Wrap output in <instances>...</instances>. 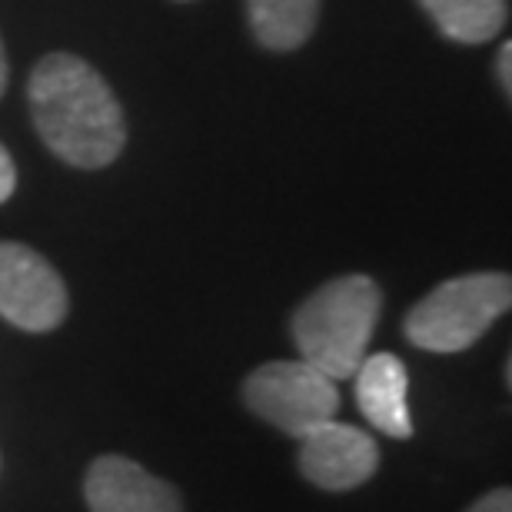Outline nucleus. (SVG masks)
<instances>
[{
  "mask_svg": "<svg viewBox=\"0 0 512 512\" xmlns=\"http://www.w3.org/2000/svg\"><path fill=\"white\" fill-rule=\"evenodd\" d=\"M0 316L27 333L57 330L67 316L60 273L24 243H0Z\"/></svg>",
  "mask_w": 512,
  "mask_h": 512,
  "instance_id": "39448f33",
  "label": "nucleus"
},
{
  "mask_svg": "<svg viewBox=\"0 0 512 512\" xmlns=\"http://www.w3.org/2000/svg\"><path fill=\"white\" fill-rule=\"evenodd\" d=\"M380 466V446L360 426L326 419L300 439V473L326 493H350Z\"/></svg>",
  "mask_w": 512,
  "mask_h": 512,
  "instance_id": "423d86ee",
  "label": "nucleus"
},
{
  "mask_svg": "<svg viewBox=\"0 0 512 512\" xmlns=\"http://www.w3.org/2000/svg\"><path fill=\"white\" fill-rule=\"evenodd\" d=\"M439 34L456 44H486L509 20L506 0H419Z\"/></svg>",
  "mask_w": 512,
  "mask_h": 512,
  "instance_id": "9d476101",
  "label": "nucleus"
},
{
  "mask_svg": "<svg viewBox=\"0 0 512 512\" xmlns=\"http://www.w3.org/2000/svg\"><path fill=\"white\" fill-rule=\"evenodd\" d=\"M380 310L383 290L370 276L350 273L323 283L296 306L290 320L300 360L330 376L333 383L350 380L366 360V346L373 340Z\"/></svg>",
  "mask_w": 512,
  "mask_h": 512,
  "instance_id": "f03ea898",
  "label": "nucleus"
},
{
  "mask_svg": "<svg viewBox=\"0 0 512 512\" xmlns=\"http://www.w3.org/2000/svg\"><path fill=\"white\" fill-rule=\"evenodd\" d=\"M14 187H17V170H14V160H10L7 147L0 143V203H7L14 197Z\"/></svg>",
  "mask_w": 512,
  "mask_h": 512,
  "instance_id": "f8f14e48",
  "label": "nucleus"
},
{
  "mask_svg": "<svg viewBox=\"0 0 512 512\" xmlns=\"http://www.w3.org/2000/svg\"><path fill=\"white\" fill-rule=\"evenodd\" d=\"M250 30L266 50H296L316 30L320 0H247Z\"/></svg>",
  "mask_w": 512,
  "mask_h": 512,
  "instance_id": "1a4fd4ad",
  "label": "nucleus"
},
{
  "mask_svg": "<svg viewBox=\"0 0 512 512\" xmlns=\"http://www.w3.org/2000/svg\"><path fill=\"white\" fill-rule=\"evenodd\" d=\"M243 403L286 436L303 439L313 426L340 413V389L310 363L276 360L256 366L247 376Z\"/></svg>",
  "mask_w": 512,
  "mask_h": 512,
  "instance_id": "20e7f679",
  "label": "nucleus"
},
{
  "mask_svg": "<svg viewBox=\"0 0 512 512\" xmlns=\"http://www.w3.org/2000/svg\"><path fill=\"white\" fill-rule=\"evenodd\" d=\"M509 60H512V47H509V44H503V47H499V57H496V74H499V84H503L506 94L512 90V70H509Z\"/></svg>",
  "mask_w": 512,
  "mask_h": 512,
  "instance_id": "ddd939ff",
  "label": "nucleus"
},
{
  "mask_svg": "<svg viewBox=\"0 0 512 512\" xmlns=\"http://www.w3.org/2000/svg\"><path fill=\"white\" fill-rule=\"evenodd\" d=\"M466 512H512V493L509 489H493V493L479 496Z\"/></svg>",
  "mask_w": 512,
  "mask_h": 512,
  "instance_id": "9b49d317",
  "label": "nucleus"
},
{
  "mask_svg": "<svg viewBox=\"0 0 512 512\" xmlns=\"http://www.w3.org/2000/svg\"><path fill=\"white\" fill-rule=\"evenodd\" d=\"M7 54H4V40H0V97H4V90H7Z\"/></svg>",
  "mask_w": 512,
  "mask_h": 512,
  "instance_id": "4468645a",
  "label": "nucleus"
},
{
  "mask_svg": "<svg viewBox=\"0 0 512 512\" xmlns=\"http://www.w3.org/2000/svg\"><path fill=\"white\" fill-rule=\"evenodd\" d=\"M512 303L509 273H466L439 283L406 313V340L429 353H463Z\"/></svg>",
  "mask_w": 512,
  "mask_h": 512,
  "instance_id": "7ed1b4c3",
  "label": "nucleus"
},
{
  "mask_svg": "<svg viewBox=\"0 0 512 512\" xmlns=\"http://www.w3.org/2000/svg\"><path fill=\"white\" fill-rule=\"evenodd\" d=\"M30 117L40 140L80 170L110 167L127 143L120 100L87 60L47 54L27 80Z\"/></svg>",
  "mask_w": 512,
  "mask_h": 512,
  "instance_id": "f257e3e1",
  "label": "nucleus"
},
{
  "mask_svg": "<svg viewBox=\"0 0 512 512\" xmlns=\"http://www.w3.org/2000/svg\"><path fill=\"white\" fill-rule=\"evenodd\" d=\"M356 376V406L366 423L393 439L413 436V416H409V373L399 356L373 353L360 363Z\"/></svg>",
  "mask_w": 512,
  "mask_h": 512,
  "instance_id": "6e6552de",
  "label": "nucleus"
},
{
  "mask_svg": "<svg viewBox=\"0 0 512 512\" xmlns=\"http://www.w3.org/2000/svg\"><path fill=\"white\" fill-rule=\"evenodd\" d=\"M90 512H180V493L127 456H100L87 469Z\"/></svg>",
  "mask_w": 512,
  "mask_h": 512,
  "instance_id": "0eeeda50",
  "label": "nucleus"
}]
</instances>
